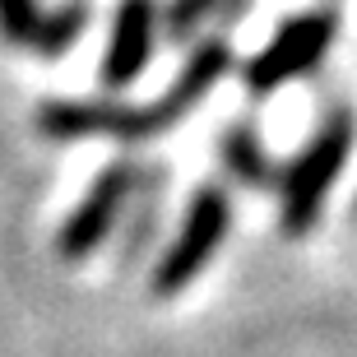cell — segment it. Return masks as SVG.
Here are the masks:
<instances>
[{
  "instance_id": "cell-1",
  "label": "cell",
  "mask_w": 357,
  "mask_h": 357,
  "mask_svg": "<svg viewBox=\"0 0 357 357\" xmlns=\"http://www.w3.org/2000/svg\"><path fill=\"white\" fill-rule=\"evenodd\" d=\"M232 70V42L223 33L195 42L185 56L181 75L172 79V89L149 107H126V102H42L38 107V135L47 139H89V135H107V139H153V135L172 130L190 107L204 102V93Z\"/></svg>"
},
{
  "instance_id": "cell-4",
  "label": "cell",
  "mask_w": 357,
  "mask_h": 357,
  "mask_svg": "<svg viewBox=\"0 0 357 357\" xmlns=\"http://www.w3.org/2000/svg\"><path fill=\"white\" fill-rule=\"evenodd\" d=\"M227 227H232V199L223 185H199L190 195V209L181 218V232L172 237V246L162 251L158 269H153V297H176L204 274L218 246H223Z\"/></svg>"
},
{
  "instance_id": "cell-7",
  "label": "cell",
  "mask_w": 357,
  "mask_h": 357,
  "mask_svg": "<svg viewBox=\"0 0 357 357\" xmlns=\"http://www.w3.org/2000/svg\"><path fill=\"white\" fill-rule=\"evenodd\" d=\"M218 158H223L232 181L251 185V190H265V185L278 181V162L269 158V149H265V139L255 135V126L241 121V116L218 135Z\"/></svg>"
},
{
  "instance_id": "cell-6",
  "label": "cell",
  "mask_w": 357,
  "mask_h": 357,
  "mask_svg": "<svg viewBox=\"0 0 357 357\" xmlns=\"http://www.w3.org/2000/svg\"><path fill=\"white\" fill-rule=\"evenodd\" d=\"M162 33V5L158 0H121L116 19H112V38H107L98 79L102 89H126L149 70L153 61V42Z\"/></svg>"
},
{
  "instance_id": "cell-5",
  "label": "cell",
  "mask_w": 357,
  "mask_h": 357,
  "mask_svg": "<svg viewBox=\"0 0 357 357\" xmlns=\"http://www.w3.org/2000/svg\"><path fill=\"white\" fill-rule=\"evenodd\" d=\"M135 181H139V172H135L130 162L102 167L98 181L89 185L84 204L70 213L66 223H61V232H56V255H61V260H89V255L112 237V227L121 223V213H126V204H130V195H135Z\"/></svg>"
},
{
  "instance_id": "cell-10",
  "label": "cell",
  "mask_w": 357,
  "mask_h": 357,
  "mask_svg": "<svg viewBox=\"0 0 357 357\" xmlns=\"http://www.w3.org/2000/svg\"><path fill=\"white\" fill-rule=\"evenodd\" d=\"M42 19H47V10L38 0H0V38L19 52H33Z\"/></svg>"
},
{
  "instance_id": "cell-9",
  "label": "cell",
  "mask_w": 357,
  "mask_h": 357,
  "mask_svg": "<svg viewBox=\"0 0 357 357\" xmlns=\"http://www.w3.org/2000/svg\"><path fill=\"white\" fill-rule=\"evenodd\" d=\"M84 28H89V0H61V5L47 10V19H42L38 42H33V56L61 61V56L84 38Z\"/></svg>"
},
{
  "instance_id": "cell-8",
  "label": "cell",
  "mask_w": 357,
  "mask_h": 357,
  "mask_svg": "<svg viewBox=\"0 0 357 357\" xmlns=\"http://www.w3.org/2000/svg\"><path fill=\"white\" fill-rule=\"evenodd\" d=\"M246 0H167L162 5V38L172 47H185V42L199 38V28L209 19H241Z\"/></svg>"
},
{
  "instance_id": "cell-11",
  "label": "cell",
  "mask_w": 357,
  "mask_h": 357,
  "mask_svg": "<svg viewBox=\"0 0 357 357\" xmlns=\"http://www.w3.org/2000/svg\"><path fill=\"white\" fill-rule=\"evenodd\" d=\"M353 218H357V199H353Z\"/></svg>"
},
{
  "instance_id": "cell-3",
  "label": "cell",
  "mask_w": 357,
  "mask_h": 357,
  "mask_svg": "<svg viewBox=\"0 0 357 357\" xmlns=\"http://www.w3.org/2000/svg\"><path fill=\"white\" fill-rule=\"evenodd\" d=\"M339 38V10L334 5H320V10H306L288 24H278V33L269 38V47L260 56H251L241 66V84L251 98H269L283 84L302 79L325 61V52Z\"/></svg>"
},
{
  "instance_id": "cell-2",
  "label": "cell",
  "mask_w": 357,
  "mask_h": 357,
  "mask_svg": "<svg viewBox=\"0 0 357 357\" xmlns=\"http://www.w3.org/2000/svg\"><path fill=\"white\" fill-rule=\"evenodd\" d=\"M348 149H353V112L334 107L316 126V135L306 139V149L292 158V167L278 176V227H283V237H306L311 232L330 185L344 172Z\"/></svg>"
}]
</instances>
